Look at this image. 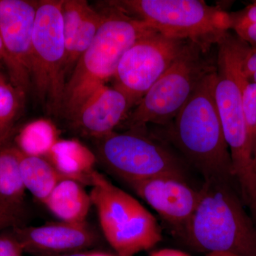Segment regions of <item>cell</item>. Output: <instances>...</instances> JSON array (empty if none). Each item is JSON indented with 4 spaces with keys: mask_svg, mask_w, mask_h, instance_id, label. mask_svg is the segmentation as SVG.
Masks as SVG:
<instances>
[{
    "mask_svg": "<svg viewBox=\"0 0 256 256\" xmlns=\"http://www.w3.org/2000/svg\"><path fill=\"white\" fill-rule=\"evenodd\" d=\"M57 131L46 121L28 124L18 133L15 146L28 156L46 158L52 148L58 142Z\"/></svg>",
    "mask_w": 256,
    "mask_h": 256,
    "instance_id": "20",
    "label": "cell"
},
{
    "mask_svg": "<svg viewBox=\"0 0 256 256\" xmlns=\"http://www.w3.org/2000/svg\"><path fill=\"white\" fill-rule=\"evenodd\" d=\"M60 256H90V254H86V252H74V254H66V255Z\"/></svg>",
    "mask_w": 256,
    "mask_h": 256,
    "instance_id": "32",
    "label": "cell"
},
{
    "mask_svg": "<svg viewBox=\"0 0 256 256\" xmlns=\"http://www.w3.org/2000/svg\"><path fill=\"white\" fill-rule=\"evenodd\" d=\"M46 158L64 178L90 186L96 156L80 142L58 140Z\"/></svg>",
    "mask_w": 256,
    "mask_h": 256,
    "instance_id": "17",
    "label": "cell"
},
{
    "mask_svg": "<svg viewBox=\"0 0 256 256\" xmlns=\"http://www.w3.org/2000/svg\"><path fill=\"white\" fill-rule=\"evenodd\" d=\"M249 82H256V72L255 74H254V75L252 76V77H250V80H249Z\"/></svg>",
    "mask_w": 256,
    "mask_h": 256,
    "instance_id": "35",
    "label": "cell"
},
{
    "mask_svg": "<svg viewBox=\"0 0 256 256\" xmlns=\"http://www.w3.org/2000/svg\"><path fill=\"white\" fill-rule=\"evenodd\" d=\"M23 252L12 229L0 234V256H22Z\"/></svg>",
    "mask_w": 256,
    "mask_h": 256,
    "instance_id": "27",
    "label": "cell"
},
{
    "mask_svg": "<svg viewBox=\"0 0 256 256\" xmlns=\"http://www.w3.org/2000/svg\"><path fill=\"white\" fill-rule=\"evenodd\" d=\"M170 38L191 42L208 52L230 30L229 13L202 0L110 1Z\"/></svg>",
    "mask_w": 256,
    "mask_h": 256,
    "instance_id": "5",
    "label": "cell"
},
{
    "mask_svg": "<svg viewBox=\"0 0 256 256\" xmlns=\"http://www.w3.org/2000/svg\"><path fill=\"white\" fill-rule=\"evenodd\" d=\"M97 158L127 184L162 175L185 176L181 160L142 130L114 132L98 139Z\"/></svg>",
    "mask_w": 256,
    "mask_h": 256,
    "instance_id": "8",
    "label": "cell"
},
{
    "mask_svg": "<svg viewBox=\"0 0 256 256\" xmlns=\"http://www.w3.org/2000/svg\"><path fill=\"white\" fill-rule=\"evenodd\" d=\"M128 184L164 220L185 232L200 198L185 176L162 175Z\"/></svg>",
    "mask_w": 256,
    "mask_h": 256,
    "instance_id": "11",
    "label": "cell"
},
{
    "mask_svg": "<svg viewBox=\"0 0 256 256\" xmlns=\"http://www.w3.org/2000/svg\"><path fill=\"white\" fill-rule=\"evenodd\" d=\"M24 92L11 82L0 85V146L8 142L24 108Z\"/></svg>",
    "mask_w": 256,
    "mask_h": 256,
    "instance_id": "22",
    "label": "cell"
},
{
    "mask_svg": "<svg viewBox=\"0 0 256 256\" xmlns=\"http://www.w3.org/2000/svg\"><path fill=\"white\" fill-rule=\"evenodd\" d=\"M104 12H98L89 6L84 15L78 32L74 37L70 50L67 52L64 62L66 76L72 73L82 56L92 45L104 21Z\"/></svg>",
    "mask_w": 256,
    "mask_h": 256,
    "instance_id": "21",
    "label": "cell"
},
{
    "mask_svg": "<svg viewBox=\"0 0 256 256\" xmlns=\"http://www.w3.org/2000/svg\"><path fill=\"white\" fill-rule=\"evenodd\" d=\"M206 52L188 42L170 68L146 92L128 114L129 130L149 124H169L188 102L202 79L216 66L205 58Z\"/></svg>",
    "mask_w": 256,
    "mask_h": 256,
    "instance_id": "6",
    "label": "cell"
},
{
    "mask_svg": "<svg viewBox=\"0 0 256 256\" xmlns=\"http://www.w3.org/2000/svg\"><path fill=\"white\" fill-rule=\"evenodd\" d=\"M150 256H190L188 252L174 248H163L152 252Z\"/></svg>",
    "mask_w": 256,
    "mask_h": 256,
    "instance_id": "29",
    "label": "cell"
},
{
    "mask_svg": "<svg viewBox=\"0 0 256 256\" xmlns=\"http://www.w3.org/2000/svg\"><path fill=\"white\" fill-rule=\"evenodd\" d=\"M6 54L5 52L4 44H3L2 40L0 36V63L6 64Z\"/></svg>",
    "mask_w": 256,
    "mask_h": 256,
    "instance_id": "30",
    "label": "cell"
},
{
    "mask_svg": "<svg viewBox=\"0 0 256 256\" xmlns=\"http://www.w3.org/2000/svg\"><path fill=\"white\" fill-rule=\"evenodd\" d=\"M232 183L205 180L185 230L186 240L194 248L206 254L256 256V228Z\"/></svg>",
    "mask_w": 256,
    "mask_h": 256,
    "instance_id": "4",
    "label": "cell"
},
{
    "mask_svg": "<svg viewBox=\"0 0 256 256\" xmlns=\"http://www.w3.org/2000/svg\"><path fill=\"white\" fill-rule=\"evenodd\" d=\"M248 44L228 32L217 44L215 100L232 158L234 180L242 200L256 206L254 156L244 109L242 88L246 77L242 63Z\"/></svg>",
    "mask_w": 256,
    "mask_h": 256,
    "instance_id": "1",
    "label": "cell"
},
{
    "mask_svg": "<svg viewBox=\"0 0 256 256\" xmlns=\"http://www.w3.org/2000/svg\"><path fill=\"white\" fill-rule=\"evenodd\" d=\"M188 41L170 38L156 30L138 40L122 56L114 77L130 108L170 68Z\"/></svg>",
    "mask_w": 256,
    "mask_h": 256,
    "instance_id": "9",
    "label": "cell"
},
{
    "mask_svg": "<svg viewBox=\"0 0 256 256\" xmlns=\"http://www.w3.org/2000/svg\"><path fill=\"white\" fill-rule=\"evenodd\" d=\"M25 218L24 207L15 206L0 198V232L24 226Z\"/></svg>",
    "mask_w": 256,
    "mask_h": 256,
    "instance_id": "25",
    "label": "cell"
},
{
    "mask_svg": "<svg viewBox=\"0 0 256 256\" xmlns=\"http://www.w3.org/2000/svg\"><path fill=\"white\" fill-rule=\"evenodd\" d=\"M5 82H6V79L4 78V77L2 74H0V85H2Z\"/></svg>",
    "mask_w": 256,
    "mask_h": 256,
    "instance_id": "34",
    "label": "cell"
},
{
    "mask_svg": "<svg viewBox=\"0 0 256 256\" xmlns=\"http://www.w3.org/2000/svg\"><path fill=\"white\" fill-rule=\"evenodd\" d=\"M206 256H240L228 252H212L206 254Z\"/></svg>",
    "mask_w": 256,
    "mask_h": 256,
    "instance_id": "31",
    "label": "cell"
},
{
    "mask_svg": "<svg viewBox=\"0 0 256 256\" xmlns=\"http://www.w3.org/2000/svg\"><path fill=\"white\" fill-rule=\"evenodd\" d=\"M254 171H255V174H256V152L255 153V156H254Z\"/></svg>",
    "mask_w": 256,
    "mask_h": 256,
    "instance_id": "36",
    "label": "cell"
},
{
    "mask_svg": "<svg viewBox=\"0 0 256 256\" xmlns=\"http://www.w3.org/2000/svg\"><path fill=\"white\" fill-rule=\"evenodd\" d=\"M230 30L256 24V1L235 12L229 13Z\"/></svg>",
    "mask_w": 256,
    "mask_h": 256,
    "instance_id": "26",
    "label": "cell"
},
{
    "mask_svg": "<svg viewBox=\"0 0 256 256\" xmlns=\"http://www.w3.org/2000/svg\"><path fill=\"white\" fill-rule=\"evenodd\" d=\"M63 1H38L32 42L31 87L45 110L56 116L60 114L66 84Z\"/></svg>",
    "mask_w": 256,
    "mask_h": 256,
    "instance_id": "7",
    "label": "cell"
},
{
    "mask_svg": "<svg viewBox=\"0 0 256 256\" xmlns=\"http://www.w3.org/2000/svg\"><path fill=\"white\" fill-rule=\"evenodd\" d=\"M21 171L25 188L42 204L56 186L64 178H67L46 158L28 156L22 152Z\"/></svg>",
    "mask_w": 256,
    "mask_h": 256,
    "instance_id": "18",
    "label": "cell"
},
{
    "mask_svg": "<svg viewBox=\"0 0 256 256\" xmlns=\"http://www.w3.org/2000/svg\"><path fill=\"white\" fill-rule=\"evenodd\" d=\"M84 185L70 178H64L54 188L44 204L62 222L82 224L86 222L92 206L90 194Z\"/></svg>",
    "mask_w": 256,
    "mask_h": 256,
    "instance_id": "16",
    "label": "cell"
},
{
    "mask_svg": "<svg viewBox=\"0 0 256 256\" xmlns=\"http://www.w3.org/2000/svg\"><path fill=\"white\" fill-rule=\"evenodd\" d=\"M21 171V152L15 144L0 146V198L24 207L25 196Z\"/></svg>",
    "mask_w": 256,
    "mask_h": 256,
    "instance_id": "19",
    "label": "cell"
},
{
    "mask_svg": "<svg viewBox=\"0 0 256 256\" xmlns=\"http://www.w3.org/2000/svg\"><path fill=\"white\" fill-rule=\"evenodd\" d=\"M38 1L0 0V36L10 82L24 92L31 88L32 36Z\"/></svg>",
    "mask_w": 256,
    "mask_h": 256,
    "instance_id": "10",
    "label": "cell"
},
{
    "mask_svg": "<svg viewBox=\"0 0 256 256\" xmlns=\"http://www.w3.org/2000/svg\"><path fill=\"white\" fill-rule=\"evenodd\" d=\"M95 40L82 56L64 89L60 116L70 120L82 104L114 78L122 56L141 37L154 31L110 1Z\"/></svg>",
    "mask_w": 256,
    "mask_h": 256,
    "instance_id": "3",
    "label": "cell"
},
{
    "mask_svg": "<svg viewBox=\"0 0 256 256\" xmlns=\"http://www.w3.org/2000/svg\"><path fill=\"white\" fill-rule=\"evenodd\" d=\"M90 256H114L110 255V254H104V252H94L90 254Z\"/></svg>",
    "mask_w": 256,
    "mask_h": 256,
    "instance_id": "33",
    "label": "cell"
},
{
    "mask_svg": "<svg viewBox=\"0 0 256 256\" xmlns=\"http://www.w3.org/2000/svg\"><path fill=\"white\" fill-rule=\"evenodd\" d=\"M216 67L202 79L170 122L169 136L205 180L235 182L230 152L216 104Z\"/></svg>",
    "mask_w": 256,
    "mask_h": 256,
    "instance_id": "2",
    "label": "cell"
},
{
    "mask_svg": "<svg viewBox=\"0 0 256 256\" xmlns=\"http://www.w3.org/2000/svg\"><path fill=\"white\" fill-rule=\"evenodd\" d=\"M162 238V230L158 220L142 206L107 242L117 256H134L152 248Z\"/></svg>",
    "mask_w": 256,
    "mask_h": 256,
    "instance_id": "15",
    "label": "cell"
},
{
    "mask_svg": "<svg viewBox=\"0 0 256 256\" xmlns=\"http://www.w3.org/2000/svg\"><path fill=\"white\" fill-rule=\"evenodd\" d=\"M236 34L249 46H256V24L247 25L234 30Z\"/></svg>",
    "mask_w": 256,
    "mask_h": 256,
    "instance_id": "28",
    "label": "cell"
},
{
    "mask_svg": "<svg viewBox=\"0 0 256 256\" xmlns=\"http://www.w3.org/2000/svg\"><path fill=\"white\" fill-rule=\"evenodd\" d=\"M124 92L107 85L99 88L70 120L74 129L84 136L100 139L114 132L130 109Z\"/></svg>",
    "mask_w": 256,
    "mask_h": 256,
    "instance_id": "13",
    "label": "cell"
},
{
    "mask_svg": "<svg viewBox=\"0 0 256 256\" xmlns=\"http://www.w3.org/2000/svg\"><path fill=\"white\" fill-rule=\"evenodd\" d=\"M242 109L252 152H256V82L244 80L242 88Z\"/></svg>",
    "mask_w": 256,
    "mask_h": 256,
    "instance_id": "24",
    "label": "cell"
},
{
    "mask_svg": "<svg viewBox=\"0 0 256 256\" xmlns=\"http://www.w3.org/2000/svg\"><path fill=\"white\" fill-rule=\"evenodd\" d=\"M86 0H64L62 5V20L66 54L70 50L72 43L84 15L89 8Z\"/></svg>",
    "mask_w": 256,
    "mask_h": 256,
    "instance_id": "23",
    "label": "cell"
},
{
    "mask_svg": "<svg viewBox=\"0 0 256 256\" xmlns=\"http://www.w3.org/2000/svg\"><path fill=\"white\" fill-rule=\"evenodd\" d=\"M24 252L60 254L78 252L96 245L98 236L86 223H50L12 228Z\"/></svg>",
    "mask_w": 256,
    "mask_h": 256,
    "instance_id": "12",
    "label": "cell"
},
{
    "mask_svg": "<svg viewBox=\"0 0 256 256\" xmlns=\"http://www.w3.org/2000/svg\"><path fill=\"white\" fill-rule=\"evenodd\" d=\"M92 204L96 207L100 228L108 240L136 214L142 205L134 197L114 186L94 170L90 176Z\"/></svg>",
    "mask_w": 256,
    "mask_h": 256,
    "instance_id": "14",
    "label": "cell"
}]
</instances>
